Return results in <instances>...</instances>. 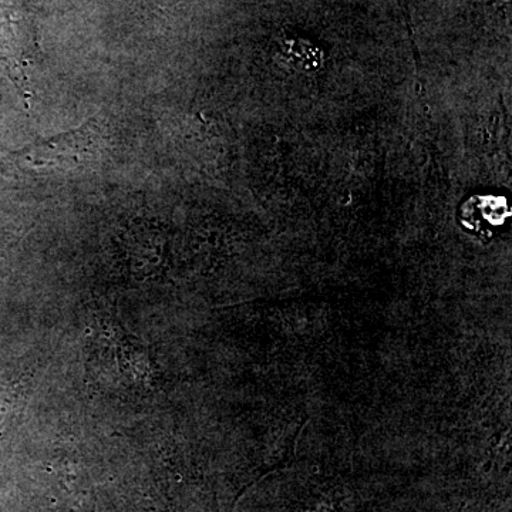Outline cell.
<instances>
[{"label":"cell","mask_w":512,"mask_h":512,"mask_svg":"<svg viewBox=\"0 0 512 512\" xmlns=\"http://www.w3.org/2000/svg\"><path fill=\"white\" fill-rule=\"evenodd\" d=\"M97 148L96 127L86 124L77 130L36 141L0 161L2 173L57 175L70 173L92 160Z\"/></svg>","instance_id":"1"}]
</instances>
